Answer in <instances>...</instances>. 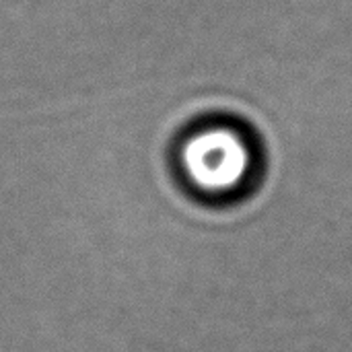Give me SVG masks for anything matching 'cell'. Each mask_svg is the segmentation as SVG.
<instances>
[{
    "label": "cell",
    "instance_id": "6da1fadb",
    "mask_svg": "<svg viewBox=\"0 0 352 352\" xmlns=\"http://www.w3.org/2000/svg\"><path fill=\"white\" fill-rule=\"evenodd\" d=\"M186 177L206 194H231L248 182L254 167L245 138L225 126L192 134L182 148Z\"/></svg>",
    "mask_w": 352,
    "mask_h": 352
}]
</instances>
